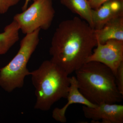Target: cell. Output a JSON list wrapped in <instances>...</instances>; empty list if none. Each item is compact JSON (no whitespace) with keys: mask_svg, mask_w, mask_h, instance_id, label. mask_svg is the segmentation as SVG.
<instances>
[{"mask_svg":"<svg viewBox=\"0 0 123 123\" xmlns=\"http://www.w3.org/2000/svg\"><path fill=\"white\" fill-rule=\"evenodd\" d=\"M52 0H35L22 12L14 15L13 20L23 34H30L38 29H49L55 14Z\"/></svg>","mask_w":123,"mask_h":123,"instance_id":"5","label":"cell"},{"mask_svg":"<svg viewBox=\"0 0 123 123\" xmlns=\"http://www.w3.org/2000/svg\"><path fill=\"white\" fill-rule=\"evenodd\" d=\"M95 33L97 43L101 44L111 40L123 42V15L110 20Z\"/></svg>","mask_w":123,"mask_h":123,"instance_id":"10","label":"cell"},{"mask_svg":"<svg viewBox=\"0 0 123 123\" xmlns=\"http://www.w3.org/2000/svg\"><path fill=\"white\" fill-rule=\"evenodd\" d=\"M40 31L38 29L25 35L20 42L18 53L9 63L0 69V86L6 92L22 87L25 78L30 75L27 66L39 43Z\"/></svg>","mask_w":123,"mask_h":123,"instance_id":"4","label":"cell"},{"mask_svg":"<svg viewBox=\"0 0 123 123\" xmlns=\"http://www.w3.org/2000/svg\"><path fill=\"white\" fill-rule=\"evenodd\" d=\"M110 0H89V3L92 9H96L103 4Z\"/></svg>","mask_w":123,"mask_h":123,"instance_id":"15","label":"cell"},{"mask_svg":"<svg viewBox=\"0 0 123 123\" xmlns=\"http://www.w3.org/2000/svg\"><path fill=\"white\" fill-rule=\"evenodd\" d=\"M20 0H0V15L6 13L11 7L17 5Z\"/></svg>","mask_w":123,"mask_h":123,"instance_id":"13","label":"cell"},{"mask_svg":"<svg viewBox=\"0 0 123 123\" xmlns=\"http://www.w3.org/2000/svg\"><path fill=\"white\" fill-rule=\"evenodd\" d=\"M75 73L79 91L91 103L117 104L123 101L114 74L103 64L86 62Z\"/></svg>","mask_w":123,"mask_h":123,"instance_id":"2","label":"cell"},{"mask_svg":"<svg viewBox=\"0 0 123 123\" xmlns=\"http://www.w3.org/2000/svg\"><path fill=\"white\" fill-rule=\"evenodd\" d=\"M92 19L95 30L101 29L112 18L123 15V0H110L98 9H92Z\"/></svg>","mask_w":123,"mask_h":123,"instance_id":"8","label":"cell"},{"mask_svg":"<svg viewBox=\"0 0 123 123\" xmlns=\"http://www.w3.org/2000/svg\"><path fill=\"white\" fill-rule=\"evenodd\" d=\"M115 76L117 88L123 95V62L119 66Z\"/></svg>","mask_w":123,"mask_h":123,"instance_id":"14","label":"cell"},{"mask_svg":"<svg viewBox=\"0 0 123 123\" xmlns=\"http://www.w3.org/2000/svg\"><path fill=\"white\" fill-rule=\"evenodd\" d=\"M82 111L86 118L97 123H123V105L117 104L103 103L91 107L83 105Z\"/></svg>","mask_w":123,"mask_h":123,"instance_id":"7","label":"cell"},{"mask_svg":"<svg viewBox=\"0 0 123 123\" xmlns=\"http://www.w3.org/2000/svg\"></svg>","mask_w":123,"mask_h":123,"instance_id":"17","label":"cell"},{"mask_svg":"<svg viewBox=\"0 0 123 123\" xmlns=\"http://www.w3.org/2000/svg\"><path fill=\"white\" fill-rule=\"evenodd\" d=\"M31 0H25L24 5L22 7V11H24V10H25L27 8L29 2H30ZM33 0L34 1L35 0Z\"/></svg>","mask_w":123,"mask_h":123,"instance_id":"16","label":"cell"},{"mask_svg":"<svg viewBox=\"0 0 123 123\" xmlns=\"http://www.w3.org/2000/svg\"><path fill=\"white\" fill-rule=\"evenodd\" d=\"M61 2L72 12L79 15L94 29L92 9L88 0H61Z\"/></svg>","mask_w":123,"mask_h":123,"instance_id":"12","label":"cell"},{"mask_svg":"<svg viewBox=\"0 0 123 123\" xmlns=\"http://www.w3.org/2000/svg\"><path fill=\"white\" fill-rule=\"evenodd\" d=\"M97 44L95 30L85 21L78 17L65 20L53 34L51 60L69 75L85 63Z\"/></svg>","mask_w":123,"mask_h":123,"instance_id":"1","label":"cell"},{"mask_svg":"<svg viewBox=\"0 0 123 123\" xmlns=\"http://www.w3.org/2000/svg\"><path fill=\"white\" fill-rule=\"evenodd\" d=\"M30 75L35 88V109L47 111L57 101L66 98L70 77L51 60L43 61Z\"/></svg>","mask_w":123,"mask_h":123,"instance_id":"3","label":"cell"},{"mask_svg":"<svg viewBox=\"0 0 123 123\" xmlns=\"http://www.w3.org/2000/svg\"><path fill=\"white\" fill-rule=\"evenodd\" d=\"M67 103L61 108H56L53 110L52 117L56 121L62 123H66V112L69 106L74 104H80L87 106H95L96 105L91 103L79 91L76 79L75 76L70 77V86L66 98Z\"/></svg>","mask_w":123,"mask_h":123,"instance_id":"9","label":"cell"},{"mask_svg":"<svg viewBox=\"0 0 123 123\" xmlns=\"http://www.w3.org/2000/svg\"><path fill=\"white\" fill-rule=\"evenodd\" d=\"M86 62H96L103 64L111 69L114 75L119 66L123 62V42L109 40L104 44L97 43Z\"/></svg>","mask_w":123,"mask_h":123,"instance_id":"6","label":"cell"},{"mask_svg":"<svg viewBox=\"0 0 123 123\" xmlns=\"http://www.w3.org/2000/svg\"><path fill=\"white\" fill-rule=\"evenodd\" d=\"M20 30L17 23L13 20L0 33V55L7 53L18 41Z\"/></svg>","mask_w":123,"mask_h":123,"instance_id":"11","label":"cell"}]
</instances>
